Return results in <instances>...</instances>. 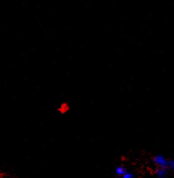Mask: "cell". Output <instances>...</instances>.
Returning a JSON list of instances; mask_svg holds the SVG:
<instances>
[{
	"label": "cell",
	"instance_id": "obj_1",
	"mask_svg": "<svg viewBox=\"0 0 174 178\" xmlns=\"http://www.w3.org/2000/svg\"><path fill=\"white\" fill-rule=\"evenodd\" d=\"M153 161L154 164H156L158 168H161V167H167V162L168 160H166L164 156L162 155H156L153 157Z\"/></svg>",
	"mask_w": 174,
	"mask_h": 178
},
{
	"label": "cell",
	"instance_id": "obj_2",
	"mask_svg": "<svg viewBox=\"0 0 174 178\" xmlns=\"http://www.w3.org/2000/svg\"><path fill=\"white\" fill-rule=\"evenodd\" d=\"M156 176L158 178H166L168 176V170H167V167H161V168H158L156 169Z\"/></svg>",
	"mask_w": 174,
	"mask_h": 178
},
{
	"label": "cell",
	"instance_id": "obj_3",
	"mask_svg": "<svg viewBox=\"0 0 174 178\" xmlns=\"http://www.w3.org/2000/svg\"><path fill=\"white\" fill-rule=\"evenodd\" d=\"M126 172H127V171H126L125 168L122 166H118L115 169V173L119 176V177H121L122 175H123Z\"/></svg>",
	"mask_w": 174,
	"mask_h": 178
},
{
	"label": "cell",
	"instance_id": "obj_4",
	"mask_svg": "<svg viewBox=\"0 0 174 178\" xmlns=\"http://www.w3.org/2000/svg\"><path fill=\"white\" fill-rule=\"evenodd\" d=\"M167 167L174 172V160H168L167 162Z\"/></svg>",
	"mask_w": 174,
	"mask_h": 178
},
{
	"label": "cell",
	"instance_id": "obj_5",
	"mask_svg": "<svg viewBox=\"0 0 174 178\" xmlns=\"http://www.w3.org/2000/svg\"><path fill=\"white\" fill-rule=\"evenodd\" d=\"M120 178H134V175L130 172H126L123 175L120 177Z\"/></svg>",
	"mask_w": 174,
	"mask_h": 178
},
{
	"label": "cell",
	"instance_id": "obj_6",
	"mask_svg": "<svg viewBox=\"0 0 174 178\" xmlns=\"http://www.w3.org/2000/svg\"><path fill=\"white\" fill-rule=\"evenodd\" d=\"M0 178H3V177H0Z\"/></svg>",
	"mask_w": 174,
	"mask_h": 178
}]
</instances>
